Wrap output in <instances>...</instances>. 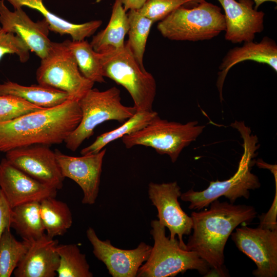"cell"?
<instances>
[{"label":"cell","instance_id":"obj_27","mask_svg":"<svg viewBox=\"0 0 277 277\" xmlns=\"http://www.w3.org/2000/svg\"><path fill=\"white\" fill-rule=\"evenodd\" d=\"M56 251L60 257L57 270L58 277H92L86 255L76 244H57Z\"/></svg>","mask_w":277,"mask_h":277},{"label":"cell","instance_id":"obj_10","mask_svg":"<svg viewBox=\"0 0 277 277\" xmlns=\"http://www.w3.org/2000/svg\"><path fill=\"white\" fill-rule=\"evenodd\" d=\"M231 239L241 252L256 264L252 271L256 277L277 276V229L246 226L235 229Z\"/></svg>","mask_w":277,"mask_h":277},{"label":"cell","instance_id":"obj_15","mask_svg":"<svg viewBox=\"0 0 277 277\" xmlns=\"http://www.w3.org/2000/svg\"><path fill=\"white\" fill-rule=\"evenodd\" d=\"M0 189L11 208L32 202L56 197L57 190L18 169L6 158L0 162Z\"/></svg>","mask_w":277,"mask_h":277},{"label":"cell","instance_id":"obj_6","mask_svg":"<svg viewBox=\"0 0 277 277\" xmlns=\"http://www.w3.org/2000/svg\"><path fill=\"white\" fill-rule=\"evenodd\" d=\"M151 226L154 245L136 276L173 277L188 270H196L205 276L210 267L196 252L182 249L176 238L172 240L166 236V227L158 220H152Z\"/></svg>","mask_w":277,"mask_h":277},{"label":"cell","instance_id":"obj_11","mask_svg":"<svg viewBox=\"0 0 277 277\" xmlns=\"http://www.w3.org/2000/svg\"><path fill=\"white\" fill-rule=\"evenodd\" d=\"M181 188L176 181L167 183L150 182L148 186L149 198L157 210L160 224L170 231L169 239L177 236L181 247L186 250L183 235L192 232V221L182 209L178 201Z\"/></svg>","mask_w":277,"mask_h":277},{"label":"cell","instance_id":"obj_16","mask_svg":"<svg viewBox=\"0 0 277 277\" xmlns=\"http://www.w3.org/2000/svg\"><path fill=\"white\" fill-rule=\"evenodd\" d=\"M0 23L4 31L18 36L41 59L47 54L52 42L48 37L49 24L45 18L35 22L22 8L11 11L4 1L0 0Z\"/></svg>","mask_w":277,"mask_h":277},{"label":"cell","instance_id":"obj_37","mask_svg":"<svg viewBox=\"0 0 277 277\" xmlns=\"http://www.w3.org/2000/svg\"><path fill=\"white\" fill-rule=\"evenodd\" d=\"M202 0H193L194 3H195V4H197V3H198L199 2H200Z\"/></svg>","mask_w":277,"mask_h":277},{"label":"cell","instance_id":"obj_33","mask_svg":"<svg viewBox=\"0 0 277 277\" xmlns=\"http://www.w3.org/2000/svg\"><path fill=\"white\" fill-rule=\"evenodd\" d=\"M275 179V194L273 202L270 208L266 214H262L260 216V224L259 226L271 230L277 229V178L276 175H274Z\"/></svg>","mask_w":277,"mask_h":277},{"label":"cell","instance_id":"obj_9","mask_svg":"<svg viewBox=\"0 0 277 277\" xmlns=\"http://www.w3.org/2000/svg\"><path fill=\"white\" fill-rule=\"evenodd\" d=\"M37 83L66 92L78 101L94 83L84 77L66 41L51 42L50 48L36 72Z\"/></svg>","mask_w":277,"mask_h":277},{"label":"cell","instance_id":"obj_2","mask_svg":"<svg viewBox=\"0 0 277 277\" xmlns=\"http://www.w3.org/2000/svg\"><path fill=\"white\" fill-rule=\"evenodd\" d=\"M210 208L193 211L192 234L189 237L186 250L196 252L210 268L223 269L224 249L228 239L240 224H248L256 217L253 206L234 205L215 200Z\"/></svg>","mask_w":277,"mask_h":277},{"label":"cell","instance_id":"obj_20","mask_svg":"<svg viewBox=\"0 0 277 277\" xmlns=\"http://www.w3.org/2000/svg\"><path fill=\"white\" fill-rule=\"evenodd\" d=\"M14 9L27 7L40 12L49 24L50 31L61 35H69L72 41H82L93 35L102 24L101 20H94L82 24H74L50 12L44 5L43 0H7Z\"/></svg>","mask_w":277,"mask_h":277},{"label":"cell","instance_id":"obj_35","mask_svg":"<svg viewBox=\"0 0 277 277\" xmlns=\"http://www.w3.org/2000/svg\"><path fill=\"white\" fill-rule=\"evenodd\" d=\"M147 0H122L126 11L130 10H138Z\"/></svg>","mask_w":277,"mask_h":277},{"label":"cell","instance_id":"obj_36","mask_svg":"<svg viewBox=\"0 0 277 277\" xmlns=\"http://www.w3.org/2000/svg\"><path fill=\"white\" fill-rule=\"evenodd\" d=\"M255 6L254 8L255 10H258L259 7L261 5H262L263 3L266 2H272L276 3L277 0H253Z\"/></svg>","mask_w":277,"mask_h":277},{"label":"cell","instance_id":"obj_14","mask_svg":"<svg viewBox=\"0 0 277 277\" xmlns=\"http://www.w3.org/2000/svg\"><path fill=\"white\" fill-rule=\"evenodd\" d=\"M63 176L74 181L82 189L83 204L93 205L97 197L102 171L103 159L106 152L104 148L97 153L73 156L54 151Z\"/></svg>","mask_w":277,"mask_h":277},{"label":"cell","instance_id":"obj_34","mask_svg":"<svg viewBox=\"0 0 277 277\" xmlns=\"http://www.w3.org/2000/svg\"><path fill=\"white\" fill-rule=\"evenodd\" d=\"M12 216V208L0 189V239L5 229L11 228Z\"/></svg>","mask_w":277,"mask_h":277},{"label":"cell","instance_id":"obj_26","mask_svg":"<svg viewBox=\"0 0 277 277\" xmlns=\"http://www.w3.org/2000/svg\"><path fill=\"white\" fill-rule=\"evenodd\" d=\"M78 69L87 79L93 83L105 82L98 53L86 40H66Z\"/></svg>","mask_w":277,"mask_h":277},{"label":"cell","instance_id":"obj_13","mask_svg":"<svg viewBox=\"0 0 277 277\" xmlns=\"http://www.w3.org/2000/svg\"><path fill=\"white\" fill-rule=\"evenodd\" d=\"M86 235L92 246L94 256L106 265L113 277L136 276L139 268L148 259L152 248L143 242L133 249L116 248L110 240H100L91 227L88 228Z\"/></svg>","mask_w":277,"mask_h":277},{"label":"cell","instance_id":"obj_21","mask_svg":"<svg viewBox=\"0 0 277 277\" xmlns=\"http://www.w3.org/2000/svg\"><path fill=\"white\" fill-rule=\"evenodd\" d=\"M20 97L37 106L49 108L58 106L68 100L66 92L38 84L24 86L8 81L0 83V95Z\"/></svg>","mask_w":277,"mask_h":277},{"label":"cell","instance_id":"obj_1","mask_svg":"<svg viewBox=\"0 0 277 277\" xmlns=\"http://www.w3.org/2000/svg\"><path fill=\"white\" fill-rule=\"evenodd\" d=\"M81 118L78 101L68 100L54 107L0 122V151L61 144L76 129Z\"/></svg>","mask_w":277,"mask_h":277},{"label":"cell","instance_id":"obj_22","mask_svg":"<svg viewBox=\"0 0 277 277\" xmlns=\"http://www.w3.org/2000/svg\"><path fill=\"white\" fill-rule=\"evenodd\" d=\"M129 23L122 0H115L110 20L106 28L94 35L90 43L93 50L102 53L110 49H118L125 45Z\"/></svg>","mask_w":277,"mask_h":277},{"label":"cell","instance_id":"obj_31","mask_svg":"<svg viewBox=\"0 0 277 277\" xmlns=\"http://www.w3.org/2000/svg\"><path fill=\"white\" fill-rule=\"evenodd\" d=\"M193 0H147L137 11L153 23L160 22L176 8Z\"/></svg>","mask_w":277,"mask_h":277},{"label":"cell","instance_id":"obj_8","mask_svg":"<svg viewBox=\"0 0 277 277\" xmlns=\"http://www.w3.org/2000/svg\"><path fill=\"white\" fill-rule=\"evenodd\" d=\"M205 127L197 121L183 124L163 120L157 115L143 128L121 138L126 148L137 145L151 147L160 154L168 155L174 163L183 149L194 141Z\"/></svg>","mask_w":277,"mask_h":277},{"label":"cell","instance_id":"obj_24","mask_svg":"<svg viewBox=\"0 0 277 277\" xmlns=\"http://www.w3.org/2000/svg\"><path fill=\"white\" fill-rule=\"evenodd\" d=\"M11 228L23 240L31 241L45 234L40 214V204L32 202L12 208Z\"/></svg>","mask_w":277,"mask_h":277},{"label":"cell","instance_id":"obj_12","mask_svg":"<svg viewBox=\"0 0 277 277\" xmlns=\"http://www.w3.org/2000/svg\"><path fill=\"white\" fill-rule=\"evenodd\" d=\"M12 165L34 179L61 189L65 177L57 163L55 152L49 146L33 145L15 148L5 153Z\"/></svg>","mask_w":277,"mask_h":277},{"label":"cell","instance_id":"obj_32","mask_svg":"<svg viewBox=\"0 0 277 277\" xmlns=\"http://www.w3.org/2000/svg\"><path fill=\"white\" fill-rule=\"evenodd\" d=\"M29 52L27 45L18 36L6 32L0 26V61L6 54H14L24 63L29 59Z\"/></svg>","mask_w":277,"mask_h":277},{"label":"cell","instance_id":"obj_19","mask_svg":"<svg viewBox=\"0 0 277 277\" xmlns=\"http://www.w3.org/2000/svg\"><path fill=\"white\" fill-rule=\"evenodd\" d=\"M251 60L265 64L277 71V45L272 39L265 36L260 42H244L241 47L230 49L224 57L219 66L217 87L221 100L222 89L226 76L229 70L240 62Z\"/></svg>","mask_w":277,"mask_h":277},{"label":"cell","instance_id":"obj_5","mask_svg":"<svg viewBox=\"0 0 277 277\" xmlns=\"http://www.w3.org/2000/svg\"><path fill=\"white\" fill-rule=\"evenodd\" d=\"M157 28L171 41L209 40L225 31V17L220 7L202 0L191 8H176L159 22Z\"/></svg>","mask_w":277,"mask_h":277},{"label":"cell","instance_id":"obj_3","mask_svg":"<svg viewBox=\"0 0 277 277\" xmlns=\"http://www.w3.org/2000/svg\"><path fill=\"white\" fill-rule=\"evenodd\" d=\"M241 134L243 140V154L236 172L230 179L220 181H211L209 186L201 191L193 189L181 194V200L189 202L190 210H200L209 205L219 197L224 196L234 203L240 197L249 199L250 190L258 189L261 186L259 178L251 172L255 152L259 148L256 135L251 134L250 129L244 122L235 121L231 124Z\"/></svg>","mask_w":277,"mask_h":277},{"label":"cell","instance_id":"obj_17","mask_svg":"<svg viewBox=\"0 0 277 277\" xmlns=\"http://www.w3.org/2000/svg\"><path fill=\"white\" fill-rule=\"evenodd\" d=\"M224 11L225 38L233 44L253 41L264 30L265 13L253 8V0H217Z\"/></svg>","mask_w":277,"mask_h":277},{"label":"cell","instance_id":"obj_25","mask_svg":"<svg viewBox=\"0 0 277 277\" xmlns=\"http://www.w3.org/2000/svg\"><path fill=\"white\" fill-rule=\"evenodd\" d=\"M157 115L158 113L154 111H136L133 116L120 127L97 136L92 144L81 150V154H90L100 152L112 142L143 128Z\"/></svg>","mask_w":277,"mask_h":277},{"label":"cell","instance_id":"obj_4","mask_svg":"<svg viewBox=\"0 0 277 277\" xmlns=\"http://www.w3.org/2000/svg\"><path fill=\"white\" fill-rule=\"evenodd\" d=\"M104 77L123 86L137 111H151L156 92L153 75L137 63L126 42L124 47L98 53Z\"/></svg>","mask_w":277,"mask_h":277},{"label":"cell","instance_id":"obj_30","mask_svg":"<svg viewBox=\"0 0 277 277\" xmlns=\"http://www.w3.org/2000/svg\"><path fill=\"white\" fill-rule=\"evenodd\" d=\"M43 109L18 96L0 95V122L11 121Z\"/></svg>","mask_w":277,"mask_h":277},{"label":"cell","instance_id":"obj_23","mask_svg":"<svg viewBox=\"0 0 277 277\" xmlns=\"http://www.w3.org/2000/svg\"><path fill=\"white\" fill-rule=\"evenodd\" d=\"M40 214L45 233L51 238L64 235L71 227L73 219L68 205L55 197L40 202Z\"/></svg>","mask_w":277,"mask_h":277},{"label":"cell","instance_id":"obj_7","mask_svg":"<svg viewBox=\"0 0 277 277\" xmlns=\"http://www.w3.org/2000/svg\"><path fill=\"white\" fill-rule=\"evenodd\" d=\"M82 118L76 129L65 140L66 147L76 151L93 134L95 128L106 121L114 120L123 123L136 112L135 107L121 103L120 91L112 87L101 91L91 88L78 101Z\"/></svg>","mask_w":277,"mask_h":277},{"label":"cell","instance_id":"obj_28","mask_svg":"<svg viewBox=\"0 0 277 277\" xmlns=\"http://www.w3.org/2000/svg\"><path fill=\"white\" fill-rule=\"evenodd\" d=\"M127 16L128 39L126 42L138 64L144 68V54L147 39L154 23L141 14L137 10H129Z\"/></svg>","mask_w":277,"mask_h":277},{"label":"cell","instance_id":"obj_18","mask_svg":"<svg viewBox=\"0 0 277 277\" xmlns=\"http://www.w3.org/2000/svg\"><path fill=\"white\" fill-rule=\"evenodd\" d=\"M28 249L13 272L15 277H54L60 263L57 240L45 233L29 241Z\"/></svg>","mask_w":277,"mask_h":277},{"label":"cell","instance_id":"obj_29","mask_svg":"<svg viewBox=\"0 0 277 277\" xmlns=\"http://www.w3.org/2000/svg\"><path fill=\"white\" fill-rule=\"evenodd\" d=\"M29 241H17L11 232L5 229L0 239V277H10L26 253Z\"/></svg>","mask_w":277,"mask_h":277}]
</instances>
